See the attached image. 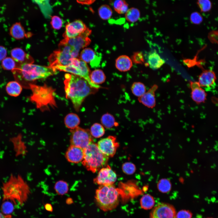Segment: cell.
I'll use <instances>...</instances> for the list:
<instances>
[{"label":"cell","mask_w":218,"mask_h":218,"mask_svg":"<svg viewBox=\"0 0 218 218\" xmlns=\"http://www.w3.org/2000/svg\"><path fill=\"white\" fill-rule=\"evenodd\" d=\"M64 84L66 97L71 100L77 111L84 99L94 92L93 89L94 88L91 87L86 80L73 74H65Z\"/></svg>","instance_id":"1"},{"label":"cell","mask_w":218,"mask_h":218,"mask_svg":"<svg viewBox=\"0 0 218 218\" xmlns=\"http://www.w3.org/2000/svg\"><path fill=\"white\" fill-rule=\"evenodd\" d=\"M12 72L15 80L25 87H26L27 82L46 78L57 72L56 70L50 66L46 67L27 63H18L17 68Z\"/></svg>","instance_id":"2"},{"label":"cell","mask_w":218,"mask_h":218,"mask_svg":"<svg viewBox=\"0 0 218 218\" xmlns=\"http://www.w3.org/2000/svg\"><path fill=\"white\" fill-rule=\"evenodd\" d=\"M3 201L9 200L14 204L22 205L26 201L30 192L26 182L20 175H12L2 184Z\"/></svg>","instance_id":"3"},{"label":"cell","mask_w":218,"mask_h":218,"mask_svg":"<svg viewBox=\"0 0 218 218\" xmlns=\"http://www.w3.org/2000/svg\"><path fill=\"white\" fill-rule=\"evenodd\" d=\"M95 198L98 206L101 210H111L118 205L119 192L113 184L100 185L96 191Z\"/></svg>","instance_id":"4"},{"label":"cell","mask_w":218,"mask_h":218,"mask_svg":"<svg viewBox=\"0 0 218 218\" xmlns=\"http://www.w3.org/2000/svg\"><path fill=\"white\" fill-rule=\"evenodd\" d=\"M108 157L92 141L84 149L82 164L88 170L94 173L106 166Z\"/></svg>","instance_id":"5"},{"label":"cell","mask_w":218,"mask_h":218,"mask_svg":"<svg viewBox=\"0 0 218 218\" xmlns=\"http://www.w3.org/2000/svg\"><path fill=\"white\" fill-rule=\"evenodd\" d=\"M28 86L32 93L31 99L38 108L46 109L50 106H55L54 90L51 87L45 85L40 86L31 83L29 84Z\"/></svg>","instance_id":"6"},{"label":"cell","mask_w":218,"mask_h":218,"mask_svg":"<svg viewBox=\"0 0 218 218\" xmlns=\"http://www.w3.org/2000/svg\"><path fill=\"white\" fill-rule=\"evenodd\" d=\"M59 49L54 51L48 58L50 66L56 65L67 66L70 64L74 58L72 52L74 48L61 41L59 45Z\"/></svg>","instance_id":"7"},{"label":"cell","mask_w":218,"mask_h":218,"mask_svg":"<svg viewBox=\"0 0 218 218\" xmlns=\"http://www.w3.org/2000/svg\"><path fill=\"white\" fill-rule=\"evenodd\" d=\"M71 145L84 149L93 141L90 131L78 127L71 130Z\"/></svg>","instance_id":"8"},{"label":"cell","mask_w":218,"mask_h":218,"mask_svg":"<svg viewBox=\"0 0 218 218\" xmlns=\"http://www.w3.org/2000/svg\"><path fill=\"white\" fill-rule=\"evenodd\" d=\"M56 70L71 73L73 74L81 77L88 81H90V71L86 63L81 60L78 66L70 64L67 66L56 65L52 67Z\"/></svg>","instance_id":"9"},{"label":"cell","mask_w":218,"mask_h":218,"mask_svg":"<svg viewBox=\"0 0 218 218\" xmlns=\"http://www.w3.org/2000/svg\"><path fill=\"white\" fill-rule=\"evenodd\" d=\"M150 218H176V211L171 204L160 203L153 209Z\"/></svg>","instance_id":"10"},{"label":"cell","mask_w":218,"mask_h":218,"mask_svg":"<svg viewBox=\"0 0 218 218\" xmlns=\"http://www.w3.org/2000/svg\"><path fill=\"white\" fill-rule=\"evenodd\" d=\"M97 145L100 151L108 157H113L119 146L116 138L112 136L101 140Z\"/></svg>","instance_id":"11"},{"label":"cell","mask_w":218,"mask_h":218,"mask_svg":"<svg viewBox=\"0 0 218 218\" xmlns=\"http://www.w3.org/2000/svg\"><path fill=\"white\" fill-rule=\"evenodd\" d=\"M88 28L81 20H76L66 25L63 36L66 39L75 38L84 33Z\"/></svg>","instance_id":"12"},{"label":"cell","mask_w":218,"mask_h":218,"mask_svg":"<svg viewBox=\"0 0 218 218\" xmlns=\"http://www.w3.org/2000/svg\"><path fill=\"white\" fill-rule=\"evenodd\" d=\"M117 180L116 173L111 169L109 166L101 169L97 177L94 179L95 183L100 185H112Z\"/></svg>","instance_id":"13"},{"label":"cell","mask_w":218,"mask_h":218,"mask_svg":"<svg viewBox=\"0 0 218 218\" xmlns=\"http://www.w3.org/2000/svg\"><path fill=\"white\" fill-rule=\"evenodd\" d=\"M91 31L88 28L84 33L78 36L71 38H64L61 41L66 43L74 49L79 51L80 50L88 45L91 41L88 36L91 33Z\"/></svg>","instance_id":"14"},{"label":"cell","mask_w":218,"mask_h":218,"mask_svg":"<svg viewBox=\"0 0 218 218\" xmlns=\"http://www.w3.org/2000/svg\"><path fill=\"white\" fill-rule=\"evenodd\" d=\"M80 58L86 63H90L92 68L98 66L101 61V57L97 55L95 51L90 48H85L81 52Z\"/></svg>","instance_id":"15"},{"label":"cell","mask_w":218,"mask_h":218,"mask_svg":"<svg viewBox=\"0 0 218 218\" xmlns=\"http://www.w3.org/2000/svg\"><path fill=\"white\" fill-rule=\"evenodd\" d=\"M84 150L78 147L71 145L67 151L65 157L70 162L78 163L82 161Z\"/></svg>","instance_id":"16"},{"label":"cell","mask_w":218,"mask_h":218,"mask_svg":"<svg viewBox=\"0 0 218 218\" xmlns=\"http://www.w3.org/2000/svg\"><path fill=\"white\" fill-rule=\"evenodd\" d=\"M190 85L191 89V97L193 101L197 104L204 102L206 99V94L198 82L191 81Z\"/></svg>","instance_id":"17"},{"label":"cell","mask_w":218,"mask_h":218,"mask_svg":"<svg viewBox=\"0 0 218 218\" xmlns=\"http://www.w3.org/2000/svg\"><path fill=\"white\" fill-rule=\"evenodd\" d=\"M157 88V85H154L142 96L138 98L139 101L149 108L154 107L156 104L155 93Z\"/></svg>","instance_id":"18"},{"label":"cell","mask_w":218,"mask_h":218,"mask_svg":"<svg viewBox=\"0 0 218 218\" xmlns=\"http://www.w3.org/2000/svg\"><path fill=\"white\" fill-rule=\"evenodd\" d=\"M10 55L11 57L18 64H32L34 62V59L30 55L19 48H15L12 49Z\"/></svg>","instance_id":"19"},{"label":"cell","mask_w":218,"mask_h":218,"mask_svg":"<svg viewBox=\"0 0 218 218\" xmlns=\"http://www.w3.org/2000/svg\"><path fill=\"white\" fill-rule=\"evenodd\" d=\"M216 80L215 74L210 70L203 71L200 75L198 83L201 87L208 88L213 86Z\"/></svg>","instance_id":"20"},{"label":"cell","mask_w":218,"mask_h":218,"mask_svg":"<svg viewBox=\"0 0 218 218\" xmlns=\"http://www.w3.org/2000/svg\"><path fill=\"white\" fill-rule=\"evenodd\" d=\"M9 34L12 38L16 40L22 39L32 36L31 33L26 32L20 22H15L12 25L9 29Z\"/></svg>","instance_id":"21"},{"label":"cell","mask_w":218,"mask_h":218,"mask_svg":"<svg viewBox=\"0 0 218 218\" xmlns=\"http://www.w3.org/2000/svg\"><path fill=\"white\" fill-rule=\"evenodd\" d=\"M116 68L121 71L129 70L132 66L131 59L128 56L122 55L119 56L115 61Z\"/></svg>","instance_id":"22"},{"label":"cell","mask_w":218,"mask_h":218,"mask_svg":"<svg viewBox=\"0 0 218 218\" xmlns=\"http://www.w3.org/2000/svg\"><path fill=\"white\" fill-rule=\"evenodd\" d=\"M22 86L18 81L15 80L8 82L5 86V90L7 94L13 97L18 96L21 92Z\"/></svg>","instance_id":"23"},{"label":"cell","mask_w":218,"mask_h":218,"mask_svg":"<svg viewBox=\"0 0 218 218\" xmlns=\"http://www.w3.org/2000/svg\"><path fill=\"white\" fill-rule=\"evenodd\" d=\"M148 63L153 69L160 68L165 63L164 60L155 51L150 53L148 57Z\"/></svg>","instance_id":"24"},{"label":"cell","mask_w":218,"mask_h":218,"mask_svg":"<svg viewBox=\"0 0 218 218\" xmlns=\"http://www.w3.org/2000/svg\"><path fill=\"white\" fill-rule=\"evenodd\" d=\"M64 122L66 127L72 130L78 127L80 123V120L78 115L71 113L66 116Z\"/></svg>","instance_id":"25"},{"label":"cell","mask_w":218,"mask_h":218,"mask_svg":"<svg viewBox=\"0 0 218 218\" xmlns=\"http://www.w3.org/2000/svg\"><path fill=\"white\" fill-rule=\"evenodd\" d=\"M10 141L13 143L16 154H22L25 152V145L22 140V136L19 134L16 137L10 139Z\"/></svg>","instance_id":"26"},{"label":"cell","mask_w":218,"mask_h":218,"mask_svg":"<svg viewBox=\"0 0 218 218\" xmlns=\"http://www.w3.org/2000/svg\"><path fill=\"white\" fill-rule=\"evenodd\" d=\"M90 78L93 83L97 85L104 82L106 78L103 71L99 69L95 70L90 73Z\"/></svg>","instance_id":"27"},{"label":"cell","mask_w":218,"mask_h":218,"mask_svg":"<svg viewBox=\"0 0 218 218\" xmlns=\"http://www.w3.org/2000/svg\"><path fill=\"white\" fill-rule=\"evenodd\" d=\"M155 204L153 197L150 195L146 194L144 195L140 200V206L142 209L147 210L153 207Z\"/></svg>","instance_id":"28"},{"label":"cell","mask_w":218,"mask_h":218,"mask_svg":"<svg viewBox=\"0 0 218 218\" xmlns=\"http://www.w3.org/2000/svg\"><path fill=\"white\" fill-rule=\"evenodd\" d=\"M140 16V12L137 8L132 7L127 10L125 13L126 19L131 22L137 21Z\"/></svg>","instance_id":"29"},{"label":"cell","mask_w":218,"mask_h":218,"mask_svg":"<svg viewBox=\"0 0 218 218\" xmlns=\"http://www.w3.org/2000/svg\"><path fill=\"white\" fill-rule=\"evenodd\" d=\"M1 61V66L4 70L12 71L16 69L18 64L11 57H6Z\"/></svg>","instance_id":"30"},{"label":"cell","mask_w":218,"mask_h":218,"mask_svg":"<svg viewBox=\"0 0 218 218\" xmlns=\"http://www.w3.org/2000/svg\"><path fill=\"white\" fill-rule=\"evenodd\" d=\"M99 17L104 20L110 19L112 14V11L111 7L107 5H103L101 6L98 10Z\"/></svg>","instance_id":"31"},{"label":"cell","mask_w":218,"mask_h":218,"mask_svg":"<svg viewBox=\"0 0 218 218\" xmlns=\"http://www.w3.org/2000/svg\"><path fill=\"white\" fill-rule=\"evenodd\" d=\"M146 89L144 84L140 82H134L131 87L133 94L138 97L142 96L146 92Z\"/></svg>","instance_id":"32"},{"label":"cell","mask_w":218,"mask_h":218,"mask_svg":"<svg viewBox=\"0 0 218 218\" xmlns=\"http://www.w3.org/2000/svg\"><path fill=\"white\" fill-rule=\"evenodd\" d=\"M113 6L115 11L118 14L125 13L128 10V5L124 0H115Z\"/></svg>","instance_id":"33"},{"label":"cell","mask_w":218,"mask_h":218,"mask_svg":"<svg viewBox=\"0 0 218 218\" xmlns=\"http://www.w3.org/2000/svg\"><path fill=\"white\" fill-rule=\"evenodd\" d=\"M101 122L102 125L107 128H112L116 125L114 117L109 114H106L103 115L101 118Z\"/></svg>","instance_id":"34"},{"label":"cell","mask_w":218,"mask_h":218,"mask_svg":"<svg viewBox=\"0 0 218 218\" xmlns=\"http://www.w3.org/2000/svg\"><path fill=\"white\" fill-rule=\"evenodd\" d=\"M91 135L95 138H98L103 136L104 134L105 130L103 127L98 123L94 124L90 129Z\"/></svg>","instance_id":"35"},{"label":"cell","mask_w":218,"mask_h":218,"mask_svg":"<svg viewBox=\"0 0 218 218\" xmlns=\"http://www.w3.org/2000/svg\"><path fill=\"white\" fill-rule=\"evenodd\" d=\"M54 189L58 195H63L68 192V186L65 182L61 180L55 183Z\"/></svg>","instance_id":"36"},{"label":"cell","mask_w":218,"mask_h":218,"mask_svg":"<svg viewBox=\"0 0 218 218\" xmlns=\"http://www.w3.org/2000/svg\"><path fill=\"white\" fill-rule=\"evenodd\" d=\"M3 201L1 207L2 212L4 214L10 215L14 210V207L13 204L14 203L9 200Z\"/></svg>","instance_id":"37"},{"label":"cell","mask_w":218,"mask_h":218,"mask_svg":"<svg viewBox=\"0 0 218 218\" xmlns=\"http://www.w3.org/2000/svg\"><path fill=\"white\" fill-rule=\"evenodd\" d=\"M158 188L160 192L165 193L169 191L171 187L170 182L167 179L160 180L158 184Z\"/></svg>","instance_id":"38"},{"label":"cell","mask_w":218,"mask_h":218,"mask_svg":"<svg viewBox=\"0 0 218 218\" xmlns=\"http://www.w3.org/2000/svg\"><path fill=\"white\" fill-rule=\"evenodd\" d=\"M197 4L202 12L209 11L211 8V3L210 0H197Z\"/></svg>","instance_id":"39"},{"label":"cell","mask_w":218,"mask_h":218,"mask_svg":"<svg viewBox=\"0 0 218 218\" xmlns=\"http://www.w3.org/2000/svg\"><path fill=\"white\" fill-rule=\"evenodd\" d=\"M50 23L53 29L58 30L62 27L63 21L62 19L58 16L54 15L51 17Z\"/></svg>","instance_id":"40"},{"label":"cell","mask_w":218,"mask_h":218,"mask_svg":"<svg viewBox=\"0 0 218 218\" xmlns=\"http://www.w3.org/2000/svg\"><path fill=\"white\" fill-rule=\"evenodd\" d=\"M122 169L123 172L127 174H132L136 170L135 165L130 162H126L122 166Z\"/></svg>","instance_id":"41"},{"label":"cell","mask_w":218,"mask_h":218,"mask_svg":"<svg viewBox=\"0 0 218 218\" xmlns=\"http://www.w3.org/2000/svg\"><path fill=\"white\" fill-rule=\"evenodd\" d=\"M131 59L134 63L136 64H142L144 62L143 54L140 51L134 52L131 57Z\"/></svg>","instance_id":"42"},{"label":"cell","mask_w":218,"mask_h":218,"mask_svg":"<svg viewBox=\"0 0 218 218\" xmlns=\"http://www.w3.org/2000/svg\"><path fill=\"white\" fill-rule=\"evenodd\" d=\"M191 21L195 24H200L203 20V18L201 15L197 12H193L190 17Z\"/></svg>","instance_id":"43"},{"label":"cell","mask_w":218,"mask_h":218,"mask_svg":"<svg viewBox=\"0 0 218 218\" xmlns=\"http://www.w3.org/2000/svg\"><path fill=\"white\" fill-rule=\"evenodd\" d=\"M192 213L189 210H182L178 212L176 218H192Z\"/></svg>","instance_id":"44"},{"label":"cell","mask_w":218,"mask_h":218,"mask_svg":"<svg viewBox=\"0 0 218 218\" xmlns=\"http://www.w3.org/2000/svg\"><path fill=\"white\" fill-rule=\"evenodd\" d=\"M7 54L6 48L4 46L0 45V61H2L7 57Z\"/></svg>","instance_id":"45"},{"label":"cell","mask_w":218,"mask_h":218,"mask_svg":"<svg viewBox=\"0 0 218 218\" xmlns=\"http://www.w3.org/2000/svg\"><path fill=\"white\" fill-rule=\"evenodd\" d=\"M96 0H76L78 3L82 5H90L93 3Z\"/></svg>","instance_id":"46"},{"label":"cell","mask_w":218,"mask_h":218,"mask_svg":"<svg viewBox=\"0 0 218 218\" xmlns=\"http://www.w3.org/2000/svg\"><path fill=\"white\" fill-rule=\"evenodd\" d=\"M45 209L47 211L52 212L53 211V209L52 205L50 203H46L45 205Z\"/></svg>","instance_id":"47"},{"label":"cell","mask_w":218,"mask_h":218,"mask_svg":"<svg viewBox=\"0 0 218 218\" xmlns=\"http://www.w3.org/2000/svg\"><path fill=\"white\" fill-rule=\"evenodd\" d=\"M10 215H5L0 212V218H12Z\"/></svg>","instance_id":"48"},{"label":"cell","mask_w":218,"mask_h":218,"mask_svg":"<svg viewBox=\"0 0 218 218\" xmlns=\"http://www.w3.org/2000/svg\"><path fill=\"white\" fill-rule=\"evenodd\" d=\"M66 202L67 204H70L73 203V200L71 198H68Z\"/></svg>","instance_id":"49"},{"label":"cell","mask_w":218,"mask_h":218,"mask_svg":"<svg viewBox=\"0 0 218 218\" xmlns=\"http://www.w3.org/2000/svg\"><path fill=\"white\" fill-rule=\"evenodd\" d=\"M46 0H37L38 1H39V2H41V3L42 2H44Z\"/></svg>","instance_id":"50"},{"label":"cell","mask_w":218,"mask_h":218,"mask_svg":"<svg viewBox=\"0 0 218 218\" xmlns=\"http://www.w3.org/2000/svg\"><path fill=\"white\" fill-rule=\"evenodd\" d=\"M213 218L211 217H207V218Z\"/></svg>","instance_id":"51"}]
</instances>
